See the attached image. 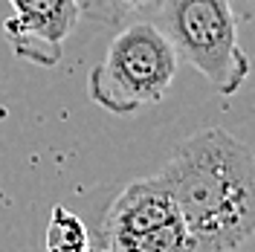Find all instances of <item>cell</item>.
<instances>
[{
    "instance_id": "cell-6",
    "label": "cell",
    "mask_w": 255,
    "mask_h": 252,
    "mask_svg": "<svg viewBox=\"0 0 255 252\" xmlns=\"http://www.w3.org/2000/svg\"><path fill=\"white\" fill-rule=\"evenodd\" d=\"M47 250L52 252H84L90 250V232L81 218H76L70 209L55 206L47 226Z\"/></svg>"
},
{
    "instance_id": "cell-1",
    "label": "cell",
    "mask_w": 255,
    "mask_h": 252,
    "mask_svg": "<svg viewBox=\"0 0 255 252\" xmlns=\"http://www.w3.org/2000/svg\"><path fill=\"white\" fill-rule=\"evenodd\" d=\"M189 232V250L229 252L255 235V154L229 130L206 127L162 168Z\"/></svg>"
},
{
    "instance_id": "cell-4",
    "label": "cell",
    "mask_w": 255,
    "mask_h": 252,
    "mask_svg": "<svg viewBox=\"0 0 255 252\" xmlns=\"http://www.w3.org/2000/svg\"><path fill=\"white\" fill-rule=\"evenodd\" d=\"M90 247L105 252H177L189 250V232L162 171L128 183L102 215Z\"/></svg>"
},
{
    "instance_id": "cell-5",
    "label": "cell",
    "mask_w": 255,
    "mask_h": 252,
    "mask_svg": "<svg viewBox=\"0 0 255 252\" xmlns=\"http://www.w3.org/2000/svg\"><path fill=\"white\" fill-rule=\"evenodd\" d=\"M15 15L6 20V41L20 61L55 67L64 44L79 26V0H9Z\"/></svg>"
},
{
    "instance_id": "cell-3",
    "label": "cell",
    "mask_w": 255,
    "mask_h": 252,
    "mask_svg": "<svg viewBox=\"0 0 255 252\" xmlns=\"http://www.w3.org/2000/svg\"><path fill=\"white\" fill-rule=\"evenodd\" d=\"M159 29L180 58L223 96L238 93L250 76V58L238 44V17L226 0H162Z\"/></svg>"
},
{
    "instance_id": "cell-7",
    "label": "cell",
    "mask_w": 255,
    "mask_h": 252,
    "mask_svg": "<svg viewBox=\"0 0 255 252\" xmlns=\"http://www.w3.org/2000/svg\"><path fill=\"white\" fill-rule=\"evenodd\" d=\"M162 0H84L81 12L102 23H130V20H142L151 12H157Z\"/></svg>"
},
{
    "instance_id": "cell-2",
    "label": "cell",
    "mask_w": 255,
    "mask_h": 252,
    "mask_svg": "<svg viewBox=\"0 0 255 252\" xmlns=\"http://www.w3.org/2000/svg\"><path fill=\"white\" fill-rule=\"evenodd\" d=\"M180 55L168 35L151 20H130L108 44L105 58L87 76V90L99 108L130 116L157 105L171 90Z\"/></svg>"
},
{
    "instance_id": "cell-8",
    "label": "cell",
    "mask_w": 255,
    "mask_h": 252,
    "mask_svg": "<svg viewBox=\"0 0 255 252\" xmlns=\"http://www.w3.org/2000/svg\"><path fill=\"white\" fill-rule=\"evenodd\" d=\"M229 6H232V12L238 20H255V0H226Z\"/></svg>"
}]
</instances>
